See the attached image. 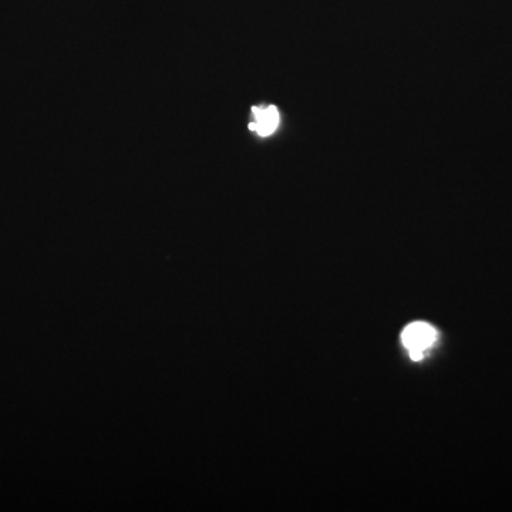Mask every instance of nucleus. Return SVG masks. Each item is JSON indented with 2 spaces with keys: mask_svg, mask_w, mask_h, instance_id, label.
<instances>
[{
  "mask_svg": "<svg viewBox=\"0 0 512 512\" xmlns=\"http://www.w3.org/2000/svg\"><path fill=\"white\" fill-rule=\"evenodd\" d=\"M255 123L249 124L251 130L256 131L259 136L268 137L276 130L279 124V113L274 106L254 107Z\"/></svg>",
  "mask_w": 512,
  "mask_h": 512,
  "instance_id": "nucleus-2",
  "label": "nucleus"
},
{
  "mask_svg": "<svg viewBox=\"0 0 512 512\" xmlns=\"http://www.w3.org/2000/svg\"><path fill=\"white\" fill-rule=\"evenodd\" d=\"M434 339H436V330L424 322L412 323L402 333L404 346L409 349L413 360L423 359V350L433 345Z\"/></svg>",
  "mask_w": 512,
  "mask_h": 512,
  "instance_id": "nucleus-1",
  "label": "nucleus"
}]
</instances>
